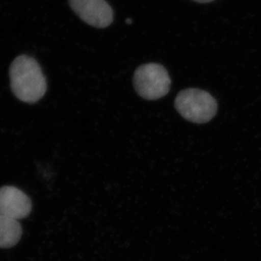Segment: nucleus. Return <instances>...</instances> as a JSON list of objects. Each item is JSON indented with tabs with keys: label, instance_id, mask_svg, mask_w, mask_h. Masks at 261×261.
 Masks as SVG:
<instances>
[{
	"label": "nucleus",
	"instance_id": "4",
	"mask_svg": "<svg viewBox=\"0 0 261 261\" xmlns=\"http://www.w3.org/2000/svg\"><path fill=\"white\" fill-rule=\"evenodd\" d=\"M73 11L88 25L106 28L114 21V10L106 0H69Z\"/></svg>",
	"mask_w": 261,
	"mask_h": 261
},
{
	"label": "nucleus",
	"instance_id": "7",
	"mask_svg": "<svg viewBox=\"0 0 261 261\" xmlns=\"http://www.w3.org/2000/svg\"><path fill=\"white\" fill-rule=\"evenodd\" d=\"M194 1H195V2L203 3V4H204V3L212 2V1H214V0H194Z\"/></svg>",
	"mask_w": 261,
	"mask_h": 261
},
{
	"label": "nucleus",
	"instance_id": "3",
	"mask_svg": "<svg viewBox=\"0 0 261 261\" xmlns=\"http://www.w3.org/2000/svg\"><path fill=\"white\" fill-rule=\"evenodd\" d=\"M134 87L139 96L146 100H158L170 91L171 79L167 69L159 64L141 65L134 74Z\"/></svg>",
	"mask_w": 261,
	"mask_h": 261
},
{
	"label": "nucleus",
	"instance_id": "6",
	"mask_svg": "<svg viewBox=\"0 0 261 261\" xmlns=\"http://www.w3.org/2000/svg\"><path fill=\"white\" fill-rule=\"evenodd\" d=\"M22 228L18 220L0 214V248L10 249L19 243Z\"/></svg>",
	"mask_w": 261,
	"mask_h": 261
},
{
	"label": "nucleus",
	"instance_id": "1",
	"mask_svg": "<svg viewBox=\"0 0 261 261\" xmlns=\"http://www.w3.org/2000/svg\"><path fill=\"white\" fill-rule=\"evenodd\" d=\"M10 87L16 97L27 103H35L47 91V81L39 64L28 55H20L10 68Z\"/></svg>",
	"mask_w": 261,
	"mask_h": 261
},
{
	"label": "nucleus",
	"instance_id": "8",
	"mask_svg": "<svg viewBox=\"0 0 261 261\" xmlns=\"http://www.w3.org/2000/svg\"><path fill=\"white\" fill-rule=\"evenodd\" d=\"M126 23H128V24H130V23H131L130 19H127V20H126Z\"/></svg>",
	"mask_w": 261,
	"mask_h": 261
},
{
	"label": "nucleus",
	"instance_id": "5",
	"mask_svg": "<svg viewBox=\"0 0 261 261\" xmlns=\"http://www.w3.org/2000/svg\"><path fill=\"white\" fill-rule=\"evenodd\" d=\"M32 209V200L22 190L14 186L0 188V214L13 219H24Z\"/></svg>",
	"mask_w": 261,
	"mask_h": 261
},
{
	"label": "nucleus",
	"instance_id": "2",
	"mask_svg": "<svg viewBox=\"0 0 261 261\" xmlns=\"http://www.w3.org/2000/svg\"><path fill=\"white\" fill-rule=\"evenodd\" d=\"M175 108L185 119L193 123H204L214 118L217 103L207 91L190 88L177 95L175 99Z\"/></svg>",
	"mask_w": 261,
	"mask_h": 261
}]
</instances>
